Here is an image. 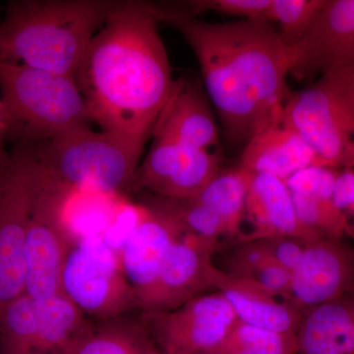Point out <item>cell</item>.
I'll return each instance as SVG.
<instances>
[{
  "instance_id": "cell-1",
  "label": "cell",
  "mask_w": 354,
  "mask_h": 354,
  "mask_svg": "<svg viewBox=\"0 0 354 354\" xmlns=\"http://www.w3.org/2000/svg\"><path fill=\"white\" fill-rule=\"evenodd\" d=\"M148 6L158 23L174 28L189 44L227 138L246 145L257 133L283 120L291 94L288 77L297 71L298 55L272 23H209L181 2Z\"/></svg>"
},
{
  "instance_id": "cell-2",
  "label": "cell",
  "mask_w": 354,
  "mask_h": 354,
  "mask_svg": "<svg viewBox=\"0 0 354 354\" xmlns=\"http://www.w3.org/2000/svg\"><path fill=\"white\" fill-rule=\"evenodd\" d=\"M74 79L93 123L147 143L174 80L148 2H116Z\"/></svg>"
},
{
  "instance_id": "cell-3",
  "label": "cell",
  "mask_w": 354,
  "mask_h": 354,
  "mask_svg": "<svg viewBox=\"0 0 354 354\" xmlns=\"http://www.w3.org/2000/svg\"><path fill=\"white\" fill-rule=\"evenodd\" d=\"M116 2H11L0 20V60L74 78L88 44Z\"/></svg>"
},
{
  "instance_id": "cell-4",
  "label": "cell",
  "mask_w": 354,
  "mask_h": 354,
  "mask_svg": "<svg viewBox=\"0 0 354 354\" xmlns=\"http://www.w3.org/2000/svg\"><path fill=\"white\" fill-rule=\"evenodd\" d=\"M0 91L10 141L41 143L91 129L87 102L73 77L0 60Z\"/></svg>"
},
{
  "instance_id": "cell-5",
  "label": "cell",
  "mask_w": 354,
  "mask_h": 354,
  "mask_svg": "<svg viewBox=\"0 0 354 354\" xmlns=\"http://www.w3.org/2000/svg\"><path fill=\"white\" fill-rule=\"evenodd\" d=\"M146 144L106 131L67 133L37 143L46 176L73 192L122 194L132 190Z\"/></svg>"
},
{
  "instance_id": "cell-6",
  "label": "cell",
  "mask_w": 354,
  "mask_h": 354,
  "mask_svg": "<svg viewBox=\"0 0 354 354\" xmlns=\"http://www.w3.org/2000/svg\"><path fill=\"white\" fill-rule=\"evenodd\" d=\"M283 120L315 152L322 167L354 169V76L348 69L322 73L313 85L291 92Z\"/></svg>"
},
{
  "instance_id": "cell-7",
  "label": "cell",
  "mask_w": 354,
  "mask_h": 354,
  "mask_svg": "<svg viewBox=\"0 0 354 354\" xmlns=\"http://www.w3.org/2000/svg\"><path fill=\"white\" fill-rule=\"evenodd\" d=\"M44 179L37 143L14 142L0 160V317L26 291V239Z\"/></svg>"
},
{
  "instance_id": "cell-8",
  "label": "cell",
  "mask_w": 354,
  "mask_h": 354,
  "mask_svg": "<svg viewBox=\"0 0 354 354\" xmlns=\"http://www.w3.org/2000/svg\"><path fill=\"white\" fill-rule=\"evenodd\" d=\"M62 291L84 315L100 322L120 318L138 308L120 253L95 235L72 244L62 270Z\"/></svg>"
},
{
  "instance_id": "cell-9",
  "label": "cell",
  "mask_w": 354,
  "mask_h": 354,
  "mask_svg": "<svg viewBox=\"0 0 354 354\" xmlns=\"http://www.w3.org/2000/svg\"><path fill=\"white\" fill-rule=\"evenodd\" d=\"M90 323L64 293L44 299L24 293L0 317V354H65Z\"/></svg>"
},
{
  "instance_id": "cell-10",
  "label": "cell",
  "mask_w": 354,
  "mask_h": 354,
  "mask_svg": "<svg viewBox=\"0 0 354 354\" xmlns=\"http://www.w3.org/2000/svg\"><path fill=\"white\" fill-rule=\"evenodd\" d=\"M71 191L44 174L25 246V293L44 299L60 295L62 274L71 244L64 209Z\"/></svg>"
},
{
  "instance_id": "cell-11",
  "label": "cell",
  "mask_w": 354,
  "mask_h": 354,
  "mask_svg": "<svg viewBox=\"0 0 354 354\" xmlns=\"http://www.w3.org/2000/svg\"><path fill=\"white\" fill-rule=\"evenodd\" d=\"M239 319L220 291L171 311L147 312L143 322L158 348L172 354H213Z\"/></svg>"
},
{
  "instance_id": "cell-12",
  "label": "cell",
  "mask_w": 354,
  "mask_h": 354,
  "mask_svg": "<svg viewBox=\"0 0 354 354\" xmlns=\"http://www.w3.org/2000/svg\"><path fill=\"white\" fill-rule=\"evenodd\" d=\"M218 241L183 235L172 243L158 278L139 298L147 312L171 311L193 298L216 290L223 272L214 265Z\"/></svg>"
},
{
  "instance_id": "cell-13",
  "label": "cell",
  "mask_w": 354,
  "mask_h": 354,
  "mask_svg": "<svg viewBox=\"0 0 354 354\" xmlns=\"http://www.w3.org/2000/svg\"><path fill=\"white\" fill-rule=\"evenodd\" d=\"M221 151L189 148L153 139L135 174L132 190L172 199H193L221 169Z\"/></svg>"
},
{
  "instance_id": "cell-14",
  "label": "cell",
  "mask_w": 354,
  "mask_h": 354,
  "mask_svg": "<svg viewBox=\"0 0 354 354\" xmlns=\"http://www.w3.org/2000/svg\"><path fill=\"white\" fill-rule=\"evenodd\" d=\"M354 297V249L342 241L307 244L291 272L286 301L304 313L339 298Z\"/></svg>"
},
{
  "instance_id": "cell-15",
  "label": "cell",
  "mask_w": 354,
  "mask_h": 354,
  "mask_svg": "<svg viewBox=\"0 0 354 354\" xmlns=\"http://www.w3.org/2000/svg\"><path fill=\"white\" fill-rule=\"evenodd\" d=\"M151 137L198 150L220 151L218 127L203 83L187 75L174 79Z\"/></svg>"
},
{
  "instance_id": "cell-16",
  "label": "cell",
  "mask_w": 354,
  "mask_h": 354,
  "mask_svg": "<svg viewBox=\"0 0 354 354\" xmlns=\"http://www.w3.org/2000/svg\"><path fill=\"white\" fill-rule=\"evenodd\" d=\"M298 66L295 74L333 69L354 71V0H327L304 39L295 46Z\"/></svg>"
},
{
  "instance_id": "cell-17",
  "label": "cell",
  "mask_w": 354,
  "mask_h": 354,
  "mask_svg": "<svg viewBox=\"0 0 354 354\" xmlns=\"http://www.w3.org/2000/svg\"><path fill=\"white\" fill-rule=\"evenodd\" d=\"M245 216L254 230L239 241L290 236L313 243L325 239L299 221L286 181L272 174L248 171Z\"/></svg>"
},
{
  "instance_id": "cell-18",
  "label": "cell",
  "mask_w": 354,
  "mask_h": 354,
  "mask_svg": "<svg viewBox=\"0 0 354 354\" xmlns=\"http://www.w3.org/2000/svg\"><path fill=\"white\" fill-rule=\"evenodd\" d=\"M178 237L180 234L169 221L147 209L130 230L120 257L137 302L155 283L165 256Z\"/></svg>"
},
{
  "instance_id": "cell-19",
  "label": "cell",
  "mask_w": 354,
  "mask_h": 354,
  "mask_svg": "<svg viewBox=\"0 0 354 354\" xmlns=\"http://www.w3.org/2000/svg\"><path fill=\"white\" fill-rule=\"evenodd\" d=\"M239 167L252 174H272L286 181L302 169L322 165L311 147L283 118L250 139Z\"/></svg>"
},
{
  "instance_id": "cell-20",
  "label": "cell",
  "mask_w": 354,
  "mask_h": 354,
  "mask_svg": "<svg viewBox=\"0 0 354 354\" xmlns=\"http://www.w3.org/2000/svg\"><path fill=\"white\" fill-rule=\"evenodd\" d=\"M216 290L227 298L241 322L283 335H297L302 312L288 302L279 301L257 286L223 272Z\"/></svg>"
},
{
  "instance_id": "cell-21",
  "label": "cell",
  "mask_w": 354,
  "mask_h": 354,
  "mask_svg": "<svg viewBox=\"0 0 354 354\" xmlns=\"http://www.w3.org/2000/svg\"><path fill=\"white\" fill-rule=\"evenodd\" d=\"M297 342V354H354V297L305 311Z\"/></svg>"
},
{
  "instance_id": "cell-22",
  "label": "cell",
  "mask_w": 354,
  "mask_h": 354,
  "mask_svg": "<svg viewBox=\"0 0 354 354\" xmlns=\"http://www.w3.org/2000/svg\"><path fill=\"white\" fill-rule=\"evenodd\" d=\"M153 344L144 322L120 317L88 324L65 354H148Z\"/></svg>"
},
{
  "instance_id": "cell-23",
  "label": "cell",
  "mask_w": 354,
  "mask_h": 354,
  "mask_svg": "<svg viewBox=\"0 0 354 354\" xmlns=\"http://www.w3.org/2000/svg\"><path fill=\"white\" fill-rule=\"evenodd\" d=\"M247 187L248 171L237 165L221 169L193 199L220 218L228 236H236L245 216Z\"/></svg>"
},
{
  "instance_id": "cell-24",
  "label": "cell",
  "mask_w": 354,
  "mask_h": 354,
  "mask_svg": "<svg viewBox=\"0 0 354 354\" xmlns=\"http://www.w3.org/2000/svg\"><path fill=\"white\" fill-rule=\"evenodd\" d=\"M144 208L165 218L180 236L190 235L218 241L221 236L227 235L220 218L194 199H172L150 194L146 197Z\"/></svg>"
},
{
  "instance_id": "cell-25",
  "label": "cell",
  "mask_w": 354,
  "mask_h": 354,
  "mask_svg": "<svg viewBox=\"0 0 354 354\" xmlns=\"http://www.w3.org/2000/svg\"><path fill=\"white\" fill-rule=\"evenodd\" d=\"M291 197L299 221L323 239L342 241L346 235L354 236L348 216L335 207L332 198L304 194Z\"/></svg>"
},
{
  "instance_id": "cell-26",
  "label": "cell",
  "mask_w": 354,
  "mask_h": 354,
  "mask_svg": "<svg viewBox=\"0 0 354 354\" xmlns=\"http://www.w3.org/2000/svg\"><path fill=\"white\" fill-rule=\"evenodd\" d=\"M213 354H297V335H283L237 321Z\"/></svg>"
},
{
  "instance_id": "cell-27",
  "label": "cell",
  "mask_w": 354,
  "mask_h": 354,
  "mask_svg": "<svg viewBox=\"0 0 354 354\" xmlns=\"http://www.w3.org/2000/svg\"><path fill=\"white\" fill-rule=\"evenodd\" d=\"M327 0H272V23L278 24L281 38L297 46L308 32Z\"/></svg>"
},
{
  "instance_id": "cell-28",
  "label": "cell",
  "mask_w": 354,
  "mask_h": 354,
  "mask_svg": "<svg viewBox=\"0 0 354 354\" xmlns=\"http://www.w3.org/2000/svg\"><path fill=\"white\" fill-rule=\"evenodd\" d=\"M181 4L195 16L203 12H216L239 19L272 23V0H190Z\"/></svg>"
},
{
  "instance_id": "cell-29",
  "label": "cell",
  "mask_w": 354,
  "mask_h": 354,
  "mask_svg": "<svg viewBox=\"0 0 354 354\" xmlns=\"http://www.w3.org/2000/svg\"><path fill=\"white\" fill-rule=\"evenodd\" d=\"M337 169L325 167H310L286 179L291 194L315 195L332 198Z\"/></svg>"
},
{
  "instance_id": "cell-30",
  "label": "cell",
  "mask_w": 354,
  "mask_h": 354,
  "mask_svg": "<svg viewBox=\"0 0 354 354\" xmlns=\"http://www.w3.org/2000/svg\"><path fill=\"white\" fill-rule=\"evenodd\" d=\"M270 259L260 239L239 241V243L227 254L225 260V274L244 279L256 268Z\"/></svg>"
},
{
  "instance_id": "cell-31",
  "label": "cell",
  "mask_w": 354,
  "mask_h": 354,
  "mask_svg": "<svg viewBox=\"0 0 354 354\" xmlns=\"http://www.w3.org/2000/svg\"><path fill=\"white\" fill-rule=\"evenodd\" d=\"M244 281L253 283L267 295L281 297L286 301L290 288L291 272L269 260L256 268Z\"/></svg>"
},
{
  "instance_id": "cell-32",
  "label": "cell",
  "mask_w": 354,
  "mask_h": 354,
  "mask_svg": "<svg viewBox=\"0 0 354 354\" xmlns=\"http://www.w3.org/2000/svg\"><path fill=\"white\" fill-rule=\"evenodd\" d=\"M270 259L290 272L297 268L306 247V242L290 236L260 239Z\"/></svg>"
},
{
  "instance_id": "cell-33",
  "label": "cell",
  "mask_w": 354,
  "mask_h": 354,
  "mask_svg": "<svg viewBox=\"0 0 354 354\" xmlns=\"http://www.w3.org/2000/svg\"><path fill=\"white\" fill-rule=\"evenodd\" d=\"M333 202L344 214L354 207V169H344L337 172L333 189Z\"/></svg>"
},
{
  "instance_id": "cell-34",
  "label": "cell",
  "mask_w": 354,
  "mask_h": 354,
  "mask_svg": "<svg viewBox=\"0 0 354 354\" xmlns=\"http://www.w3.org/2000/svg\"><path fill=\"white\" fill-rule=\"evenodd\" d=\"M10 141V133H9L8 120H7L6 108L3 102L0 97V160L6 157L8 151L6 144Z\"/></svg>"
},
{
  "instance_id": "cell-35",
  "label": "cell",
  "mask_w": 354,
  "mask_h": 354,
  "mask_svg": "<svg viewBox=\"0 0 354 354\" xmlns=\"http://www.w3.org/2000/svg\"><path fill=\"white\" fill-rule=\"evenodd\" d=\"M148 354H172V353H164V351H160V349H158V348H156L155 346H153V348H151V351H149Z\"/></svg>"
},
{
  "instance_id": "cell-36",
  "label": "cell",
  "mask_w": 354,
  "mask_h": 354,
  "mask_svg": "<svg viewBox=\"0 0 354 354\" xmlns=\"http://www.w3.org/2000/svg\"><path fill=\"white\" fill-rule=\"evenodd\" d=\"M349 214H351V215L354 216V207H353V209H351V212H349Z\"/></svg>"
},
{
  "instance_id": "cell-37",
  "label": "cell",
  "mask_w": 354,
  "mask_h": 354,
  "mask_svg": "<svg viewBox=\"0 0 354 354\" xmlns=\"http://www.w3.org/2000/svg\"><path fill=\"white\" fill-rule=\"evenodd\" d=\"M353 76H354V71L353 72Z\"/></svg>"
}]
</instances>
